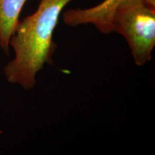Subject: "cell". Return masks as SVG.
I'll use <instances>...</instances> for the list:
<instances>
[{"instance_id": "6da1fadb", "label": "cell", "mask_w": 155, "mask_h": 155, "mask_svg": "<svg viewBox=\"0 0 155 155\" xmlns=\"http://www.w3.org/2000/svg\"><path fill=\"white\" fill-rule=\"evenodd\" d=\"M73 0H41L33 14L19 21L9 41L15 58L4 68L9 83L32 89L37 74L45 64H53L55 50L53 32L63 9Z\"/></svg>"}, {"instance_id": "7a4b0ae2", "label": "cell", "mask_w": 155, "mask_h": 155, "mask_svg": "<svg viewBox=\"0 0 155 155\" xmlns=\"http://www.w3.org/2000/svg\"><path fill=\"white\" fill-rule=\"evenodd\" d=\"M112 28L113 32L126 39L138 66L152 59L155 46V8L144 0H122L114 12Z\"/></svg>"}, {"instance_id": "3957f363", "label": "cell", "mask_w": 155, "mask_h": 155, "mask_svg": "<svg viewBox=\"0 0 155 155\" xmlns=\"http://www.w3.org/2000/svg\"><path fill=\"white\" fill-rule=\"evenodd\" d=\"M122 0H104L93 7L71 9L64 12L63 21L69 27L91 25L101 33L113 32L112 20L116 7Z\"/></svg>"}, {"instance_id": "277c9868", "label": "cell", "mask_w": 155, "mask_h": 155, "mask_svg": "<svg viewBox=\"0 0 155 155\" xmlns=\"http://www.w3.org/2000/svg\"><path fill=\"white\" fill-rule=\"evenodd\" d=\"M27 0H0V48L9 53V41L19 22V15Z\"/></svg>"}, {"instance_id": "5b68a950", "label": "cell", "mask_w": 155, "mask_h": 155, "mask_svg": "<svg viewBox=\"0 0 155 155\" xmlns=\"http://www.w3.org/2000/svg\"><path fill=\"white\" fill-rule=\"evenodd\" d=\"M150 7L155 8V0H144Z\"/></svg>"}]
</instances>
